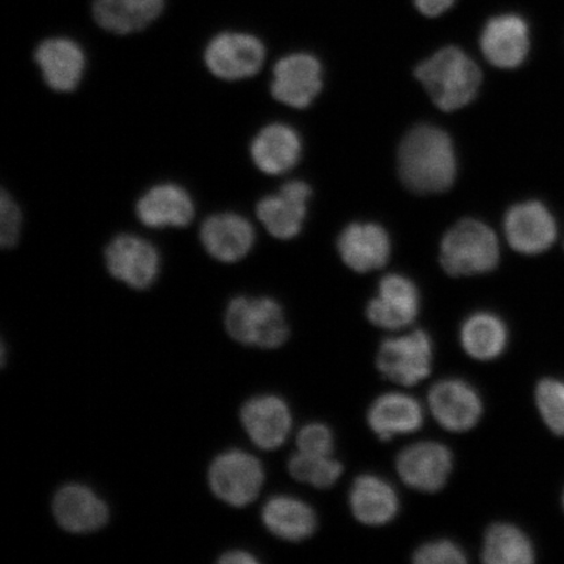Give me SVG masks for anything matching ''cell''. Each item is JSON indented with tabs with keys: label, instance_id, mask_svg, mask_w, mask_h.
Returning a JSON list of instances; mask_svg holds the SVG:
<instances>
[{
	"label": "cell",
	"instance_id": "1",
	"mask_svg": "<svg viewBox=\"0 0 564 564\" xmlns=\"http://www.w3.org/2000/svg\"><path fill=\"white\" fill-rule=\"evenodd\" d=\"M457 164L453 140L438 127H415L401 141L399 173L415 194L447 192L456 180Z\"/></svg>",
	"mask_w": 564,
	"mask_h": 564
},
{
	"label": "cell",
	"instance_id": "2",
	"mask_svg": "<svg viewBox=\"0 0 564 564\" xmlns=\"http://www.w3.org/2000/svg\"><path fill=\"white\" fill-rule=\"evenodd\" d=\"M415 77L425 87L436 108L455 111L475 100L481 87V69L460 48L448 46L422 62Z\"/></svg>",
	"mask_w": 564,
	"mask_h": 564
},
{
	"label": "cell",
	"instance_id": "3",
	"mask_svg": "<svg viewBox=\"0 0 564 564\" xmlns=\"http://www.w3.org/2000/svg\"><path fill=\"white\" fill-rule=\"evenodd\" d=\"M225 328L232 340L259 349H278L289 338L284 310L271 297L238 295L228 303Z\"/></svg>",
	"mask_w": 564,
	"mask_h": 564
},
{
	"label": "cell",
	"instance_id": "4",
	"mask_svg": "<svg viewBox=\"0 0 564 564\" xmlns=\"http://www.w3.org/2000/svg\"><path fill=\"white\" fill-rule=\"evenodd\" d=\"M499 242L488 225L467 218L457 223L443 237L441 263L451 276H475L496 270Z\"/></svg>",
	"mask_w": 564,
	"mask_h": 564
},
{
	"label": "cell",
	"instance_id": "5",
	"mask_svg": "<svg viewBox=\"0 0 564 564\" xmlns=\"http://www.w3.org/2000/svg\"><path fill=\"white\" fill-rule=\"evenodd\" d=\"M264 468L258 457L242 449H228L212 462L208 481L212 492L236 509L249 506L264 485Z\"/></svg>",
	"mask_w": 564,
	"mask_h": 564
},
{
	"label": "cell",
	"instance_id": "6",
	"mask_svg": "<svg viewBox=\"0 0 564 564\" xmlns=\"http://www.w3.org/2000/svg\"><path fill=\"white\" fill-rule=\"evenodd\" d=\"M204 65L224 82L250 79L263 67L265 47L256 35L243 32H224L208 42Z\"/></svg>",
	"mask_w": 564,
	"mask_h": 564
},
{
	"label": "cell",
	"instance_id": "7",
	"mask_svg": "<svg viewBox=\"0 0 564 564\" xmlns=\"http://www.w3.org/2000/svg\"><path fill=\"white\" fill-rule=\"evenodd\" d=\"M104 256L111 276L135 291H145L159 278L160 251L143 237L122 232L105 247Z\"/></svg>",
	"mask_w": 564,
	"mask_h": 564
},
{
	"label": "cell",
	"instance_id": "8",
	"mask_svg": "<svg viewBox=\"0 0 564 564\" xmlns=\"http://www.w3.org/2000/svg\"><path fill=\"white\" fill-rule=\"evenodd\" d=\"M434 348L425 330L386 338L380 345L377 365L391 382L411 387L422 382L432 371Z\"/></svg>",
	"mask_w": 564,
	"mask_h": 564
},
{
	"label": "cell",
	"instance_id": "9",
	"mask_svg": "<svg viewBox=\"0 0 564 564\" xmlns=\"http://www.w3.org/2000/svg\"><path fill=\"white\" fill-rule=\"evenodd\" d=\"M430 411L443 429L469 432L482 417L484 404L476 388L462 379H444L429 392Z\"/></svg>",
	"mask_w": 564,
	"mask_h": 564
},
{
	"label": "cell",
	"instance_id": "10",
	"mask_svg": "<svg viewBox=\"0 0 564 564\" xmlns=\"http://www.w3.org/2000/svg\"><path fill=\"white\" fill-rule=\"evenodd\" d=\"M397 467L404 484L417 491L436 492L447 484L454 467L448 447L438 442H419L401 451Z\"/></svg>",
	"mask_w": 564,
	"mask_h": 564
},
{
	"label": "cell",
	"instance_id": "11",
	"mask_svg": "<svg viewBox=\"0 0 564 564\" xmlns=\"http://www.w3.org/2000/svg\"><path fill=\"white\" fill-rule=\"evenodd\" d=\"M321 62L297 53L284 56L273 68L271 94L274 100L294 109L312 105L323 87Z\"/></svg>",
	"mask_w": 564,
	"mask_h": 564
},
{
	"label": "cell",
	"instance_id": "12",
	"mask_svg": "<svg viewBox=\"0 0 564 564\" xmlns=\"http://www.w3.org/2000/svg\"><path fill=\"white\" fill-rule=\"evenodd\" d=\"M34 62L46 86L58 94H73L79 88L87 68L83 47L67 37L42 41L35 48Z\"/></svg>",
	"mask_w": 564,
	"mask_h": 564
},
{
	"label": "cell",
	"instance_id": "13",
	"mask_svg": "<svg viewBox=\"0 0 564 564\" xmlns=\"http://www.w3.org/2000/svg\"><path fill=\"white\" fill-rule=\"evenodd\" d=\"M420 313V292L403 274H387L378 288V295L369 302L366 315L373 326L387 330L403 329Z\"/></svg>",
	"mask_w": 564,
	"mask_h": 564
},
{
	"label": "cell",
	"instance_id": "14",
	"mask_svg": "<svg viewBox=\"0 0 564 564\" xmlns=\"http://www.w3.org/2000/svg\"><path fill=\"white\" fill-rule=\"evenodd\" d=\"M312 187L302 181H289L280 192L260 199L257 216L274 238L288 241L302 230L307 212Z\"/></svg>",
	"mask_w": 564,
	"mask_h": 564
},
{
	"label": "cell",
	"instance_id": "15",
	"mask_svg": "<svg viewBox=\"0 0 564 564\" xmlns=\"http://www.w3.org/2000/svg\"><path fill=\"white\" fill-rule=\"evenodd\" d=\"M256 229L236 212H220L206 218L200 228V242L212 258L221 263L241 262L256 243Z\"/></svg>",
	"mask_w": 564,
	"mask_h": 564
},
{
	"label": "cell",
	"instance_id": "16",
	"mask_svg": "<svg viewBox=\"0 0 564 564\" xmlns=\"http://www.w3.org/2000/svg\"><path fill=\"white\" fill-rule=\"evenodd\" d=\"M241 422L257 447L278 449L292 430V412L284 399L276 394H260L247 400L241 409Z\"/></svg>",
	"mask_w": 564,
	"mask_h": 564
},
{
	"label": "cell",
	"instance_id": "17",
	"mask_svg": "<svg viewBox=\"0 0 564 564\" xmlns=\"http://www.w3.org/2000/svg\"><path fill=\"white\" fill-rule=\"evenodd\" d=\"M135 212L147 228H186L194 220L195 203L185 187L164 182L139 197Z\"/></svg>",
	"mask_w": 564,
	"mask_h": 564
},
{
	"label": "cell",
	"instance_id": "18",
	"mask_svg": "<svg viewBox=\"0 0 564 564\" xmlns=\"http://www.w3.org/2000/svg\"><path fill=\"white\" fill-rule=\"evenodd\" d=\"M53 513L61 528L76 534L100 531L108 524L110 517L105 500L82 484H67L56 491Z\"/></svg>",
	"mask_w": 564,
	"mask_h": 564
},
{
	"label": "cell",
	"instance_id": "19",
	"mask_svg": "<svg viewBox=\"0 0 564 564\" xmlns=\"http://www.w3.org/2000/svg\"><path fill=\"white\" fill-rule=\"evenodd\" d=\"M505 232L514 251L535 256L555 242L556 225L544 204L527 202L507 212Z\"/></svg>",
	"mask_w": 564,
	"mask_h": 564
},
{
	"label": "cell",
	"instance_id": "20",
	"mask_svg": "<svg viewBox=\"0 0 564 564\" xmlns=\"http://www.w3.org/2000/svg\"><path fill=\"white\" fill-rule=\"evenodd\" d=\"M481 48L485 58L498 68H517L529 52V30L523 18L500 15L484 28Z\"/></svg>",
	"mask_w": 564,
	"mask_h": 564
},
{
	"label": "cell",
	"instance_id": "21",
	"mask_svg": "<svg viewBox=\"0 0 564 564\" xmlns=\"http://www.w3.org/2000/svg\"><path fill=\"white\" fill-rule=\"evenodd\" d=\"M337 249L350 270L368 273L387 264L391 242L387 231L377 224H351L338 238Z\"/></svg>",
	"mask_w": 564,
	"mask_h": 564
},
{
	"label": "cell",
	"instance_id": "22",
	"mask_svg": "<svg viewBox=\"0 0 564 564\" xmlns=\"http://www.w3.org/2000/svg\"><path fill=\"white\" fill-rule=\"evenodd\" d=\"M251 159L260 172L281 175L299 164L302 140L293 127L272 123L263 127L251 141Z\"/></svg>",
	"mask_w": 564,
	"mask_h": 564
},
{
	"label": "cell",
	"instance_id": "23",
	"mask_svg": "<svg viewBox=\"0 0 564 564\" xmlns=\"http://www.w3.org/2000/svg\"><path fill=\"white\" fill-rule=\"evenodd\" d=\"M349 505L359 523L370 527L391 523L400 509L399 496L393 486L373 475L355 479L349 492Z\"/></svg>",
	"mask_w": 564,
	"mask_h": 564
},
{
	"label": "cell",
	"instance_id": "24",
	"mask_svg": "<svg viewBox=\"0 0 564 564\" xmlns=\"http://www.w3.org/2000/svg\"><path fill=\"white\" fill-rule=\"evenodd\" d=\"M425 420L417 400L400 392L384 393L371 404L368 423L380 440L419 432Z\"/></svg>",
	"mask_w": 564,
	"mask_h": 564
},
{
	"label": "cell",
	"instance_id": "25",
	"mask_svg": "<svg viewBox=\"0 0 564 564\" xmlns=\"http://www.w3.org/2000/svg\"><path fill=\"white\" fill-rule=\"evenodd\" d=\"M262 519L268 531L289 542L312 538L317 527L313 507L292 496H274L268 499Z\"/></svg>",
	"mask_w": 564,
	"mask_h": 564
},
{
	"label": "cell",
	"instance_id": "26",
	"mask_svg": "<svg viewBox=\"0 0 564 564\" xmlns=\"http://www.w3.org/2000/svg\"><path fill=\"white\" fill-rule=\"evenodd\" d=\"M164 7L165 0H95L94 18L102 30L124 35L145 30Z\"/></svg>",
	"mask_w": 564,
	"mask_h": 564
},
{
	"label": "cell",
	"instance_id": "27",
	"mask_svg": "<svg viewBox=\"0 0 564 564\" xmlns=\"http://www.w3.org/2000/svg\"><path fill=\"white\" fill-rule=\"evenodd\" d=\"M460 341L467 355L477 361H492L509 344V329L496 314L476 313L463 323Z\"/></svg>",
	"mask_w": 564,
	"mask_h": 564
},
{
	"label": "cell",
	"instance_id": "28",
	"mask_svg": "<svg viewBox=\"0 0 564 564\" xmlns=\"http://www.w3.org/2000/svg\"><path fill=\"white\" fill-rule=\"evenodd\" d=\"M482 560L488 564H529L534 561V550L521 529L497 523L486 531Z\"/></svg>",
	"mask_w": 564,
	"mask_h": 564
},
{
	"label": "cell",
	"instance_id": "29",
	"mask_svg": "<svg viewBox=\"0 0 564 564\" xmlns=\"http://www.w3.org/2000/svg\"><path fill=\"white\" fill-rule=\"evenodd\" d=\"M289 474L299 482L308 484L316 489H328L343 475V465L333 456H312L299 453L288 463Z\"/></svg>",
	"mask_w": 564,
	"mask_h": 564
},
{
	"label": "cell",
	"instance_id": "30",
	"mask_svg": "<svg viewBox=\"0 0 564 564\" xmlns=\"http://www.w3.org/2000/svg\"><path fill=\"white\" fill-rule=\"evenodd\" d=\"M535 401L547 427L556 435H564V382L544 379L535 390Z\"/></svg>",
	"mask_w": 564,
	"mask_h": 564
},
{
	"label": "cell",
	"instance_id": "31",
	"mask_svg": "<svg viewBox=\"0 0 564 564\" xmlns=\"http://www.w3.org/2000/svg\"><path fill=\"white\" fill-rule=\"evenodd\" d=\"M23 229V212L12 195L2 189L0 196V245L3 249H12L19 242Z\"/></svg>",
	"mask_w": 564,
	"mask_h": 564
},
{
	"label": "cell",
	"instance_id": "32",
	"mask_svg": "<svg viewBox=\"0 0 564 564\" xmlns=\"http://www.w3.org/2000/svg\"><path fill=\"white\" fill-rule=\"evenodd\" d=\"M413 562L417 564H464L467 555L464 550L449 540H435L415 550Z\"/></svg>",
	"mask_w": 564,
	"mask_h": 564
},
{
	"label": "cell",
	"instance_id": "33",
	"mask_svg": "<svg viewBox=\"0 0 564 564\" xmlns=\"http://www.w3.org/2000/svg\"><path fill=\"white\" fill-rule=\"evenodd\" d=\"M297 446L302 454L312 456H333L334 433L324 423H308L297 435Z\"/></svg>",
	"mask_w": 564,
	"mask_h": 564
},
{
	"label": "cell",
	"instance_id": "34",
	"mask_svg": "<svg viewBox=\"0 0 564 564\" xmlns=\"http://www.w3.org/2000/svg\"><path fill=\"white\" fill-rule=\"evenodd\" d=\"M414 3L422 15L436 18L448 11L455 0H414Z\"/></svg>",
	"mask_w": 564,
	"mask_h": 564
},
{
	"label": "cell",
	"instance_id": "35",
	"mask_svg": "<svg viewBox=\"0 0 564 564\" xmlns=\"http://www.w3.org/2000/svg\"><path fill=\"white\" fill-rule=\"evenodd\" d=\"M259 561L249 552L245 550H231V552L225 553L218 563L223 564H257Z\"/></svg>",
	"mask_w": 564,
	"mask_h": 564
},
{
	"label": "cell",
	"instance_id": "36",
	"mask_svg": "<svg viewBox=\"0 0 564 564\" xmlns=\"http://www.w3.org/2000/svg\"><path fill=\"white\" fill-rule=\"evenodd\" d=\"M563 506H564V494H563Z\"/></svg>",
	"mask_w": 564,
	"mask_h": 564
}]
</instances>
